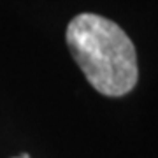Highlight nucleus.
<instances>
[{
    "label": "nucleus",
    "mask_w": 158,
    "mask_h": 158,
    "mask_svg": "<svg viewBox=\"0 0 158 158\" xmlns=\"http://www.w3.org/2000/svg\"><path fill=\"white\" fill-rule=\"evenodd\" d=\"M67 46L98 93L123 97L135 86L139 77L135 46L114 21L81 12L67 27Z\"/></svg>",
    "instance_id": "f257e3e1"
}]
</instances>
